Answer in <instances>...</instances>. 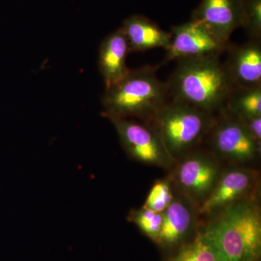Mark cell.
I'll return each instance as SVG.
<instances>
[{"mask_svg": "<svg viewBox=\"0 0 261 261\" xmlns=\"http://www.w3.org/2000/svg\"><path fill=\"white\" fill-rule=\"evenodd\" d=\"M166 83L171 99L214 114L226 107L228 96L236 87L220 55L178 60Z\"/></svg>", "mask_w": 261, "mask_h": 261, "instance_id": "1", "label": "cell"}, {"mask_svg": "<svg viewBox=\"0 0 261 261\" xmlns=\"http://www.w3.org/2000/svg\"><path fill=\"white\" fill-rule=\"evenodd\" d=\"M159 65L129 69L122 80L106 88L102 97L106 118H137L151 123L171 99L167 83L159 80Z\"/></svg>", "mask_w": 261, "mask_h": 261, "instance_id": "2", "label": "cell"}, {"mask_svg": "<svg viewBox=\"0 0 261 261\" xmlns=\"http://www.w3.org/2000/svg\"><path fill=\"white\" fill-rule=\"evenodd\" d=\"M201 233L224 261H256L261 250V216L256 202L238 201L218 213Z\"/></svg>", "mask_w": 261, "mask_h": 261, "instance_id": "3", "label": "cell"}, {"mask_svg": "<svg viewBox=\"0 0 261 261\" xmlns=\"http://www.w3.org/2000/svg\"><path fill=\"white\" fill-rule=\"evenodd\" d=\"M214 113L171 99L154 116L157 129L168 152L176 160L193 150L207 135L215 121Z\"/></svg>", "mask_w": 261, "mask_h": 261, "instance_id": "4", "label": "cell"}, {"mask_svg": "<svg viewBox=\"0 0 261 261\" xmlns=\"http://www.w3.org/2000/svg\"><path fill=\"white\" fill-rule=\"evenodd\" d=\"M108 119L116 128L122 147L130 159L164 168L175 162L159 132L151 123H139L130 118Z\"/></svg>", "mask_w": 261, "mask_h": 261, "instance_id": "5", "label": "cell"}, {"mask_svg": "<svg viewBox=\"0 0 261 261\" xmlns=\"http://www.w3.org/2000/svg\"><path fill=\"white\" fill-rule=\"evenodd\" d=\"M216 114L207 134L215 153L231 162H248L255 159L260 153V145L240 118L226 107Z\"/></svg>", "mask_w": 261, "mask_h": 261, "instance_id": "6", "label": "cell"}, {"mask_svg": "<svg viewBox=\"0 0 261 261\" xmlns=\"http://www.w3.org/2000/svg\"><path fill=\"white\" fill-rule=\"evenodd\" d=\"M173 171L172 181L182 196L201 204L219 179L221 171L212 154L190 151L185 154Z\"/></svg>", "mask_w": 261, "mask_h": 261, "instance_id": "7", "label": "cell"}, {"mask_svg": "<svg viewBox=\"0 0 261 261\" xmlns=\"http://www.w3.org/2000/svg\"><path fill=\"white\" fill-rule=\"evenodd\" d=\"M171 42L161 65L185 58L220 55L225 53L228 44L215 37L202 24L192 20L181 25H174L170 32Z\"/></svg>", "mask_w": 261, "mask_h": 261, "instance_id": "8", "label": "cell"}, {"mask_svg": "<svg viewBox=\"0 0 261 261\" xmlns=\"http://www.w3.org/2000/svg\"><path fill=\"white\" fill-rule=\"evenodd\" d=\"M257 180V173L244 168H230L221 173L212 191L200 204L201 215L218 214L228 206L247 199Z\"/></svg>", "mask_w": 261, "mask_h": 261, "instance_id": "9", "label": "cell"}, {"mask_svg": "<svg viewBox=\"0 0 261 261\" xmlns=\"http://www.w3.org/2000/svg\"><path fill=\"white\" fill-rule=\"evenodd\" d=\"M192 20L203 25L222 42H230L231 34L243 25L241 0H202Z\"/></svg>", "mask_w": 261, "mask_h": 261, "instance_id": "10", "label": "cell"}, {"mask_svg": "<svg viewBox=\"0 0 261 261\" xmlns=\"http://www.w3.org/2000/svg\"><path fill=\"white\" fill-rule=\"evenodd\" d=\"M225 68L236 87H261V39L228 44Z\"/></svg>", "mask_w": 261, "mask_h": 261, "instance_id": "11", "label": "cell"}, {"mask_svg": "<svg viewBox=\"0 0 261 261\" xmlns=\"http://www.w3.org/2000/svg\"><path fill=\"white\" fill-rule=\"evenodd\" d=\"M163 215L162 227L155 243L165 247L176 246L195 226V203L184 196L175 197Z\"/></svg>", "mask_w": 261, "mask_h": 261, "instance_id": "12", "label": "cell"}, {"mask_svg": "<svg viewBox=\"0 0 261 261\" xmlns=\"http://www.w3.org/2000/svg\"><path fill=\"white\" fill-rule=\"evenodd\" d=\"M130 53L126 38L121 28L103 39L99 46L98 67L106 88L119 82L128 73L129 68L126 66V58Z\"/></svg>", "mask_w": 261, "mask_h": 261, "instance_id": "13", "label": "cell"}, {"mask_svg": "<svg viewBox=\"0 0 261 261\" xmlns=\"http://www.w3.org/2000/svg\"><path fill=\"white\" fill-rule=\"evenodd\" d=\"M130 53L154 48L167 49L171 33L163 30L157 23L142 15H133L123 22L121 27Z\"/></svg>", "mask_w": 261, "mask_h": 261, "instance_id": "14", "label": "cell"}, {"mask_svg": "<svg viewBox=\"0 0 261 261\" xmlns=\"http://www.w3.org/2000/svg\"><path fill=\"white\" fill-rule=\"evenodd\" d=\"M226 107L240 116L261 115V87H235Z\"/></svg>", "mask_w": 261, "mask_h": 261, "instance_id": "15", "label": "cell"}, {"mask_svg": "<svg viewBox=\"0 0 261 261\" xmlns=\"http://www.w3.org/2000/svg\"><path fill=\"white\" fill-rule=\"evenodd\" d=\"M168 261H224L219 252L199 233L195 240L179 249Z\"/></svg>", "mask_w": 261, "mask_h": 261, "instance_id": "16", "label": "cell"}, {"mask_svg": "<svg viewBox=\"0 0 261 261\" xmlns=\"http://www.w3.org/2000/svg\"><path fill=\"white\" fill-rule=\"evenodd\" d=\"M128 220L134 223L146 236L154 242L157 241L162 227L163 213L156 212L142 207L140 209L130 211Z\"/></svg>", "mask_w": 261, "mask_h": 261, "instance_id": "17", "label": "cell"}, {"mask_svg": "<svg viewBox=\"0 0 261 261\" xmlns=\"http://www.w3.org/2000/svg\"><path fill=\"white\" fill-rule=\"evenodd\" d=\"M171 180L160 179L151 188L142 207L163 213L174 200Z\"/></svg>", "mask_w": 261, "mask_h": 261, "instance_id": "18", "label": "cell"}, {"mask_svg": "<svg viewBox=\"0 0 261 261\" xmlns=\"http://www.w3.org/2000/svg\"><path fill=\"white\" fill-rule=\"evenodd\" d=\"M243 25L249 39H261V0H241Z\"/></svg>", "mask_w": 261, "mask_h": 261, "instance_id": "19", "label": "cell"}, {"mask_svg": "<svg viewBox=\"0 0 261 261\" xmlns=\"http://www.w3.org/2000/svg\"><path fill=\"white\" fill-rule=\"evenodd\" d=\"M237 115V114H236ZM238 116V115H237ZM246 127L249 133L256 141L259 145H261V115L250 116H238Z\"/></svg>", "mask_w": 261, "mask_h": 261, "instance_id": "20", "label": "cell"}]
</instances>
